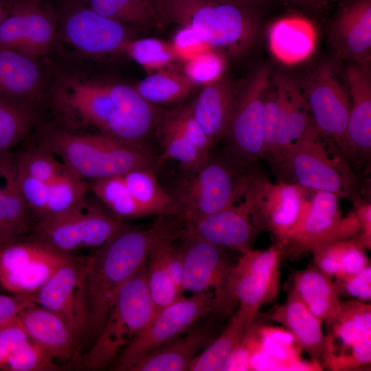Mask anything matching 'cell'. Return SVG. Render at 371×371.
<instances>
[{
	"label": "cell",
	"mask_w": 371,
	"mask_h": 371,
	"mask_svg": "<svg viewBox=\"0 0 371 371\" xmlns=\"http://www.w3.org/2000/svg\"><path fill=\"white\" fill-rule=\"evenodd\" d=\"M159 220L147 227L127 224L85 260L89 298L86 335L95 341L122 286L144 264L153 244L179 231Z\"/></svg>",
	"instance_id": "cell-1"
},
{
	"label": "cell",
	"mask_w": 371,
	"mask_h": 371,
	"mask_svg": "<svg viewBox=\"0 0 371 371\" xmlns=\"http://www.w3.org/2000/svg\"><path fill=\"white\" fill-rule=\"evenodd\" d=\"M157 14L194 30L212 48L240 55L255 41L259 10L213 0H153Z\"/></svg>",
	"instance_id": "cell-2"
},
{
	"label": "cell",
	"mask_w": 371,
	"mask_h": 371,
	"mask_svg": "<svg viewBox=\"0 0 371 371\" xmlns=\"http://www.w3.org/2000/svg\"><path fill=\"white\" fill-rule=\"evenodd\" d=\"M42 146L59 157L69 172L83 179L122 175L135 168L150 166V159L142 149L102 133L50 131L45 135Z\"/></svg>",
	"instance_id": "cell-3"
},
{
	"label": "cell",
	"mask_w": 371,
	"mask_h": 371,
	"mask_svg": "<svg viewBox=\"0 0 371 371\" xmlns=\"http://www.w3.org/2000/svg\"><path fill=\"white\" fill-rule=\"evenodd\" d=\"M314 124L289 146L274 165L288 177L311 191H326L339 198L357 196V182L343 154Z\"/></svg>",
	"instance_id": "cell-4"
},
{
	"label": "cell",
	"mask_w": 371,
	"mask_h": 371,
	"mask_svg": "<svg viewBox=\"0 0 371 371\" xmlns=\"http://www.w3.org/2000/svg\"><path fill=\"white\" fill-rule=\"evenodd\" d=\"M153 315L145 262L118 292L100 333L82 356L80 367L89 370L107 367L149 324Z\"/></svg>",
	"instance_id": "cell-5"
},
{
	"label": "cell",
	"mask_w": 371,
	"mask_h": 371,
	"mask_svg": "<svg viewBox=\"0 0 371 371\" xmlns=\"http://www.w3.org/2000/svg\"><path fill=\"white\" fill-rule=\"evenodd\" d=\"M192 175L174 198L177 216L185 225L236 203L245 192L252 177L240 175L229 164L210 157Z\"/></svg>",
	"instance_id": "cell-6"
},
{
	"label": "cell",
	"mask_w": 371,
	"mask_h": 371,
	"mask_svg": "<svg viewBox=\"0 0 371 371\" xmlns=\"http://www.w3.org/2000/svg\"><path fill=\"white\" fill-rule=\"evenodd\" d=\"M183 257V291L192 293L211 291L215 315L232 314L238 303L229 286L233 268L225 249L200 236L192 225H186L179 235Z\"/></svg>",
	"instance_id": "cell-7"
},
{
	"label": "cell",
	"mask_w": 371,
	"mask_h": 371,
	"mask_svg": "<svg viewBox=\"0 0 371 371\" xmlns=\"http://www.w3.org/2000/svg\"><path fill=\"white\" fill-rule=\"evenodd\" d=\"M216 304L211 291L183 295L162 309L119 353L115 370H127L135 361L175 337L186 333L210 314Z\"/></svg>",
	"instance_id": "cell-8"
},
{
	"label": "cell",
	"mask_w": 371,
	"mask_h": 371,
	"mask_svg": "<svg viewBox=\"0 0 371 371\" xmlns=\"http://www.w3.org/2000/svg\"><path fill=\"white\" fill-rule=\"evenodd\" d=\"M110 211L86 200L59 215L41 220V240L64 252L98 248L126 226Z\"/></svg>",
	"instance_id": "cell-9"
},
{
	"label": "cell",
	"mask_w": 371,
	"mask_h": 371,
	"mask_svg": "<svg viewBox=\"0 0 371 371\" xmlns=\"http://www.w3.org/2000/svg\"><path fill=\"white\" fill-rule=\"evenodd\" d=\"M71 256L41 240L13 242L0 249V285L31 299Z\"/></svg>",
	"instance_id": "cell-10"
},
{
	"label": "cell",
	"mask_w": 371,
	"mask_h": 371,
	"mask_svg": "<svg viewBox=\"0 0 371 371\" xmlns=\"http://www.w3.org/2000/svg\"><path fill=\"white\" fill-rule=\"evenodd\" d=\"M283 248L275 243L265 250L250 249L235 264L229 279L231 291L249 324L260 308L273 302L279 291Z\"/></svg>",
	"instance_id": "cell-11"
},
{
	"label": "cell",
	"mask_w": 371,
	"mask_h": 371,
	"mask_svg": "<svg viewBox=\"0 0 371 371\" xmlns=\"http://www.w3.org/2000/svg\"><path fill=\"white\" fill-rule=\"evenodd\" d=\"M339 73L335 63H322L311 76L304 95L317 131L333 141L344 155H348L346 130L350 101L348 87Z\"/></svg>",
	"instance_id": "cell-12"
},
{
	"label": "cell",
	"mask_w": 371,
	"mask_h": 371,
	"mask_svg": "<svg viewBox=\"0 0 371 371\" xmlns=\"http://www.w3.org/2000/svg\"><path fill=\"white\" fill-rule=\"evenodd\" d=\"M339 199L332 192H311L304 214L283 250L282 259L300 256L325 242L359 236L360 227L354 212L343 216Z\"/></svg>",
	"instance_id": "cell-13"
},
{
	"label": "cell",
	"mask_w": 371,
	"mask_h": 371,
	"mask_svg": "<svg viewBox=\"0 0 371 371\" xmlns=\"http://www.w3.org/2000/svg\"><path fill=\"white\" fill-rule=\"evenodd\" d=\"M37 305L59 315L80 338L86 335L89 298L85 261L71 258L32 296Z\"/></svg>",
	"instance_id": "cell-14"
},
{
	"label": "cell",
	"mask_w": 371,
	"mask_h": 371,
	"mask_svg": "<svg viewBox=\"0 0 371 371\" xmlns=\"http://www.w3.org/2000/svg\"><path fill=\"white\" fill-rule=\"evenodd\" d=\"M56 32V14L45 2L14 0L0 23V47L35 59L48 52Z\"/></svg>",
	"instance_id": "cell-15"
},
{
	"label": "cell",
	"mask_w": 371,
	"mask_h": 371,
	"mask_svg": "<svg viewBox=\"0 0 371 371\" xmlns=\"http://www.w3.org/2000/svg\"><path fill=\"white\" fill-rule=\"evenodd\" d=\"M258 191L257 177L252 176L243 196L234 204L192 224L196 233L217 246L240 251L251 247L260 231L256 223Z\"/></svg>",
	"instance_id": "cell-16"
},
{
	"label": "cell",
	"mask_w": 371,
	"mask_h": 371,
	"mask_svg": "<svg viewBox=\"0 0 371 371\" xmlns=\"http://www.w3.org/2000/svg\"><path fill=\"white\" fill-rule=\"evenodd\" d=\"M258 190L256 224L260 231L271 232L284 250L304 214L312 191L296 183H271L258 177Z\"/></svg>",
	"instance_id": "cell-17"
},
{
	"label": "cell",
	"mask_w": 371,
	"mask_h": 371,
	"mask_svg": "<svg viewBox=\"0 0 371 371\" xmlns=\"http://www.w3.org/2000/svg\"><path fill=\"white\" fill-rule=\"evenodd\" d=\"M270 76L271 69L261 66L239 93L227 136L240 160L253 161L262 155L263 102Z\"/></svg>",
	"instance_id": "cell-18"
},
{
	"label": "cell",
	"mask_w": 371,
	"mask_h": 371,
	"mask_svg": "<svg viewBox=\"0 0 371 371\" xmlns=\"http://www.w3.org/2000/svg\"><path fill=\"white\" fill-rule=\"evenodd\" d=\"M63 30L65 37L70 44L91 56L122 52L124 45L130 39L124 24L82 5L67 12Z\"/></svg>",
	"instance_id": "cell-19"
},
{
	"label": "cell",
	"mask_w": 371,
	"mask_h": 371,
	"mask_svg": "<svg viewBox=\"0 0 371 371\" xmlns=\"http://www.w3.org/2000/svg\"><path fill=\"white\" fill-rule=\"evenodd\" d=\"M221 317L213 313L132 364L128 371L188 370L192 360L217 336Z\"/></svg>",
	"instance_id": "cell-20"
},
{
	"label": "cell",
	"mask_w": 371,
	"mask_h": 371,
	"mask_svg": "<svg viewBox=\"0 0 371 371\" xmlns=\"http://www.w3.org/2000/svg\"><path fill=\"white\" fill-rule=\"evenodd\" d=\"M110 91L115 108L102 133L142 149V142L157 122L156 109L133 86L113 84Z\"/></svg>",
	"instance_id": "cell-21"
},
{
	"label": "cell",
	"mask_w": 371,
	"mask_h": 371,
	"mask_svg": "<svg viewBox=\"0 0 371 371\" xmlns=\"http://www.w3.org/2000/svg\"><path fill=\"white\" fill-rule=\"evenodd\" d=\"M329 37L339 58L370 64L371 0H346L333 19Z\"/></svg>",
	"instance_id": "cell-22"
},
{
	"label": "cell",
	"mask_w": 371,
	"mask_h": 371,
	"mask_svg": "<svg viewBox=\"0 0 371 371\" xmlns=\"http://www.w3.org/2000/svg\"><path fill=\"white\" fill-rule=\"evenodd\" d=\"M18 319L28 338L56 361L80 363V338L59 315L33 302L19 313Z\"/></svg>",
	"instance_id": "cell-23"
},
{
	"label": "cell",
	"mask_w": 371,
	"mask_h": 371,
	"mask_svg": "<svg viewBox=\"0 0 371 371\" xmlns=\"http://www.w3.org/2000/svg\"><path fill=\"white\" fill-rule=\"evenodd\" d=\"M351 95L346 130L350 155L368 157L371 151V74L370 64L352 62L346 69Z\"/></svg>",
	"instance_id": "cell-24"
},
{
	"label": "cell",
	"mask_w": 371,
	"mask_h": 371,
	"mask_svg": "<svg viewBox=\"0 0 371 371\" xmlns=\"http://www.w3.org/2000/svg\"><path fill=\"white\" fill-rule=\"evenodd\" d=\"M44 78L34 58L0 47V98L30 108L42 95Z\"/></svg>",
	"instance_id": "cell-25"
},
{
	"label": "cell",
	"mask_w": 371,
	"mask_h": 371,
	"mask_svg": "<svg viewBox=\"0 0 371 371\" xmlns=\"http://www.w3.org/2000/svg\"><path fill=\"white\" fill-rule=\"evenodd\" d=\"M239 93L223 76L203 85L192 101L193 115L212 145L227 135Z\"/></svg>",
	"instance_id": "cell-26"
},
{
	"label": "cell",
	"mask_w": 371,
	"mask_h": 371,
	"mask_svg": "<svg viewBox=\"0 0 371 371\" xmlns=\"http://www.w3.org/2000/svg\"><path fill=\"white\" fill-rule=\"evenodd\" d=\"M273 84L280 100L278 126L274 155L275 164L282 153L300 139L313 125L304 93L289 75L278 72Z\"/></svg>",
	"instance_id": "cell-27"
},
{
	"label": "cell",
	"mask_w": 371,
	"mask_h": 371,
	"mask_svg": "<svg viewBox=\"0 0 371 371\" xmlns=\"http://www.w3.org/2000/svg\"><path fill=\"white\" fill-rule=\"evenodd\" d=\"M266 316L282 324L297 339L311 360L326 366L327 343L322 322L313 315L291 290L285 302L276 306Z\"/></svg>",
	"instance_id": "cell-28"
},
{
	"label": "cell",
	"mask_w": 371,
	"mask_h": 371,
	"mask_svg": "<svg viewBox=\"0 0 371 371\" xmlns=\"http://www.w3.org/2000/svg\"><path fill=\"white\" fill-rule=\"evenodd\" d=\"M269 47L281 63L292 65L308 58L317 43L313 23L300 16H289L274 21L268 30Z\"/></svg>",
	"instance_id": "cell-29"
},
{
	"label": "cell",
	"mask_w": 371,
	"mask_h": 371,
	"mask_svg": "<svg viewBox=\"0 0 371 371\" xmlns=\"http://www.w3.org/2000/svg\"><path fill=\"white\" fill-rule=\"evenodd\" d=\"M291 290L311 313L327 326L333 322L341 309V302L332 277L315 265L295 271Z\"/></svg>",
	"instance_id": "cell-30"
},
{
	"label": "cell",
	"mask_w": 371,
	"mask_h": 371,
	"mask_svg": "<svg viewBox=\"0 0 371 371\" xmlns=\"http://www.w3.org/2000/svg\"><path fill=\"white\" fill-rule=\"evenodd\" d=\"M65 85V103L85 124L93 126L104 133L115 108L110 85L69 78Z\"/></svg>",
	"instance_id": "cell-31"
},
{
	"label": "cell",
	"mask_w": 371,
	"mask_h": 371,
	"mask_svg": "<svg viewBox=\"0 0 371 371\" xmlns=\"http://www.w3.org/2000/svg\"><path fill=\"white\" fill-rule=\"evenodd\" d=\"M366 250L356 236L321 243L310 252L315 266L338 279L356 273L370 264Z\"/></svg>",
	"instance_id": "cell-32"
},
{
	"label": "cell",
	"mask_w": 371,
	"mask_h": 371,
	"mask_svg": "<svg viewBox=\"0 0 371 371\" xmlns=\"http://www.w3.org/2000/svg\"><path fill=\"white\" fill-rule=\"evenodd\" d=\"M328 326L327 357L333 351L371 337L370 303L359 300L342 302L340 313Z\"/></svg>",
	"instance_id": "cell-33"
},
{
	"label": "cell",
	"mask_w": 371,
	"mask_h": 371,
	"mask_svg": "<svg viewBox=\"0 0 371 371\" xmlns=\"http://www.w3.org/2000/svg\"><path fill=\"white\" fill-rule=\"evenodd\" d=\"M253 325L264 350L278 363L279 370L318 371L324 368L313 360L302 358V348L295 336L286 328Z\"/></svg>",
	"instance_id": "cell-34"
},
{
	"label": "cell",
	"mask_w": 371,
	"mask_h": 371,
	"mask_svg": "<svg viewBox=\"0 0 371 371\" xmlns=\"http://www.w3.org/2000/svg\"><path fill=\"white\" fill-rule=\"evenodd\" d=\"M250 325L245 316L236 310L225 330L196 355L188 370H228L231 358Z\"/></svg>",
	"instance_id": "cell-35"
},
{
	"label": "cell",
	"mask_w": 371,
	"mask_h": 371,
	"mask_svg": "<svg viewBox=\"0 0 371 371\" xmlns=\"http://www.w3.org/2000/svg\"><path fill=\"white\" fill-rule=\"evenodd\" d=\"M29 210L19 191L16 161L9 152L0 153V225L25 232Z\"/></svg>",
	"instance_id": "cell-36"
},
{
	"label": "cell",
	"mask_w": 371,
	"mask_h": 371,
	"mask_svg": "<svg viewBox=\"0 0 371 371\" xmlns=\"http://www.w3.org/2000/svg\"><path fill=\"white\" fill-rule=\"evenodd\" d=\"M122 177L128 190L148 216H177L174 197L161 188L149 168H135L122 175Z\"/></svg>",
	"instance_id": "cell-37"
},
{
	"label": "cell",
	"mask_w": 371,
	"mask_h": 371,
	"mask_svg": "<svg viewBox=\"0 0 371 371\" xmlns=\"http://www.w3.org/2000/svg\"><path fill=\"white\" fill-rule=\"evenodd\" d=\"M196 86L184 73L165 68L150 74L133 87L150 103L166 104L183 100Z\"/></svg>",
	"instance_id": "cell-38"
},
{
	"label": "cell",
	"mask_w": 371,
	"mask_h": 371,
	"mask_svg": "<svg viewBox=\"0 0 371 371\" xmlns=\"http://www.w3.org/2000/svg\"><path fill=\"white\" fill-rule=\"evenodd\" d=\"M90 188L109 211L122 221L148 216L128 190L122 175L93 180Z\"/></svg>",
	"instance_id": "cell-39"
},
{
	"label": "cell",
	"mask_w": 371,
	"mask_h": 371,
	"mask_svg": "<svg viewBox=\"0 0 371 371\" xmlns=\"http://www.w3.org/2000/svg\"><path fill=\"white\" fill-rule=\"evenodd\" d=\"M90 188L85 179L72 174L66 168L48 183L47 205L44 220L65 213L85 200Z\"/></svg>",
	"instance_id": "cell-40"
},
{
	"label": "cell",
	"mask_w": 371,
	"mask_h": 371,
	"mask_svg": "<svg viewBox=\"0 0 371 371\" xmlns=\"http://www.w3.org/2000/svg\"><path fill=\"white\" fill-rule=\"evenodd\" d=\"M97 13L123 24L152 25L159 19L148 0H87Z\"/></svg>",
	"instance_id": "cell-41"
},
{
	"label": "cell",
	"mask_w": 371,
	"mask_h": 371,
	"mask_svg": "<svg viewBox=\"0 0 371 371\" xmlns=\"http://www.w3.org/2000/svg\"><path fill=\"white\" fill-rule=\"evenodd\" d=\"M122 52L150 74L166 68L177 59L171 43L152 38H130Z\"/></svg>",
	"instance_id": "cell-42"
},
{
	"label": "cell",
	"mask_w": 371,
	"mask_h": 371,
	"mask_svg": "<svg viewBox=\"0 0 371 371\" xmlns=\"http://www.w3.org/2000/svg\"><path fill=\"white\" fill-rule=\"evenodd\" d=\"M158 135L164 153L161 160L173 159L178 161L186 170L196 171L203 165L210 157L196 148L183 134L160 122Z\"/></svg>",
	"instance_id": "cell-43"
},
{
	"label": "cell",
	"mask_w": 371,
	"mask_h": 371,
	"mask_svg": "<svg viewBox=\"0 0 371 371\" xmlns=\"http://www.w3.org/2000/svg\"><path fill=\"white\" fill-rule=\"evenodd\" d=\"M31 109L0 98V153H8L30 131Z\"/></svg>",
	"instance_id": "cell-44"
},
{
	"label": "cell",
	"mask_w": 371,
	"mask_h": 371,
	"mask_svg": "<svg viewBox=\"0 0 371 371\" xmlns=\"http://www.w3.org/2000/svg\"><path fill=\"white\" fill-rule=\"evenodd\" d=\"M41 345L28 339L10 357L1 370L6 371H54L64 369Z\"/></svg>",
	"instance_id": "cell-45"
},
{
	"label": "cell",
	"mask_w": 371,
	"mask_h": 371,
	"mask_svg": "<svg viewBox=\"0 0 371 371\" xmlns=\"http://www.w3.org/2000/svg\"><path fill=\"white\" fill-rule=\"evenodd\" d=\"M159 122L179 131L196 148L210 155L213 145L193 115L192 102L166 113Z\"/></svg>",
	"instance_id": "cell-46"
},
{
	"label": "cell",
	"mask_w": 371,
	"mask_h": 371,
	"mask_svg": "<svg viewBox=\"0 0 371 371\" xmlns=\"http://www.w3.org/2000/svg\"><path fill=\"white\" fill-rule=\"evenodd\" d=\"M19 170L45 183H49L64 170L55 155L41 148L23 153L16 161Z\"/></svg>",
	"instance_id": "cell-47"
},
{
	"label": "cell",
	"mask_w": 371,
	"mask_h": 371,
	"mask_svg": "<svg viewBox=\"0 0 371 371\" xmlns=\"http://www.w3.org/2000/svg\"><path fill=\"white\" fill-rule=\"evenodd\" d=\"M225 60L216 49H210L185 62L184 74L196 85H204L223 77Z\"/></svg>",
	"instance_id": "cell-48"
},
{
	"label": "cell",
	"mask_w": 371,
	"mask_h": 371,
	"mask_svg": "<svg viewBox=\"0 0 371 371\" xmlns=\"http://www.w3.org/2000/svg\"><path fill=\"white\" fill-rule=\"evenodd\" d=\"M268 87L264 98L262 115V150L261 157L272 160L278 126L280 100L276 87Z\"/></svg>",
	"instance_id": "cell-49"
},
{
	"label": "cell",
	"mask_w": 371,
	"mask_h": 371,
	"mask_svg": "<svg viewBox=\"0 0 371 371\" xmlns=\"http://www.w3.org/2000/svg\"><path fill=\"white\" fill-rule=\"evenodd\" d=\"M371 361V337L329 353L326 366L331 370L356 368Z\"/></svg>",
	"instance_id": "cell-50"
},
{
	"label": "cell",
	"mask_w": 371,
	"mask_h": 371,
	"mask_svg": "<svg viewBox=\"0 0 371 371\" xmlns=\"http://www.w3.org/2000/svg\"><path fill=\"white\" fill-rule=\"evenodd\" d=\"M17 181L19 191L28 208L42 219L46 214L48 183L28 175L18 168Z\"/></svg>",
	"instance_id": "cell-51"
},
{
	"label": "cell",
	"mask_w": 371,
	"mask_h": 371,
	"mask_svg": "<svg viewBox=\"0 0 371 371\" xmlns=\"http://www.w3.org/2000/svg\"><path fill=\"white\" fill-rule=\"evenodd\" d=\"M171 44L177 59L184 63L213 49L194 30L187 26H181L175 32Z\"/></svg>",
	"instance_id": "cell-52"
},
{
	"label": "cell",
	"mask_w": 371,
	"mask_h": 371,
	"mask_svg": "<svg viewBox=\"0 0 371 371\" xmlns=\"http://www.w3.org/2000/svg\"><path fill=\"white\" fill-rule=\"evenodd\" d=\"M335 287L339 293L370 302L371 300V265H368L359 272L336 279Z\"/></svg>",
	"instance_id": "cell-53"
},
{
	"label": "cell",
	"mask_w": 371,
	"mask_h": 371,
	"mask_svg": "<svg viewBox=\"0 0 371 371\" xmlns=\"http://www.w3.org/2000/svg\"><path fill=\"white\" fill-rule=\"evenodd\" d=\"M28 339L18 317L0 328V369L12 354Z\"/></svg>",
	"instance_id": "cell-54"
},
{
	"label": "cell",
	"mask_w": 371,
	"mask_h": 371,
	"mask_svg": "<svg viewBox=\"0 0 371 371\" xmlns=\"http://www.w3.org/2000/svg\"><path fill=\"white\" fill-rule=\"evenodd\" d=\"M34 302L16 295H0V328L15 320L19 313Z\"/></svg>",
	"instance_id": "cell-55"
},
{
	"label": "cell",
	"mask_w": 371,
	"mask_h": 371,
	"mask_svg": "<svg viewBox=\"0 0 371 371\" xmlns=\"http://www.w3.org/2000/svg\"><path fill=\"white\" fill-rule=\"evenodd\" d=\"M354 214L358 221L360 232L357 237L368 249L371 248V204L368 202L354 200Z\"/></svg>",
	"instance_id": "cell-56"
},
{
	"label": "cell",
	"mask_w": 371,
	"mask_h": 371,
	"mask_svg": "<svg viewBox=\"0 0 371 371\" xmlns=\"http://www.w3.org/2000/svg\"><path fill=\"white\" fill-rule=\"evenodd\" d=\"M22 234L23 232L14 227L0 225V249L20 240Z\"/></svg>",
	"instance_id": "cell-57"
},
{
	"label": "cell",
	"mask_w": 371,
	"mask_h": 371,
	"mask_svg": "<svg viewBox=\"0 0 371 371\" xmlns=\"http://www.w3.org/2000/svg\"><path fill=\"white\" fill-rule=\"evenodd\" d=\"M216 1L230 3L232 5L255 9L260 10V8H264L265 5L269 4V0H213Z\"/></svg>",
	"instance_id": "cell-58"
},
{
	"label": "cell",
	"mask_w": 371,
	"mask_h": 371,
	"mask_svg": "<svg viewBox=\"0 0 371 371\" xmlns=\"http://www.w3.org/2000/svg\"><path fill=\"white\" fill-rule=\"evenodd\" d=\"M291 3L308 10H317L324 8L327 0H286Z\"/></svg>",
	"instance_id": "cell-59"
},
{
	"label": "cell",
	"mask_w": 371,
	"mask_h": 371,
	"mask_svg": "<svg viewBox=\"0 0 371 371\" xmlns=\"http://www.w3.org/2000/svg\"><path fill=\"white\" fill-rule=\"evenodd\" d=\"M14 0H0V23L8 15Z\"/></svg>",
	"instance_id": "cell-60"
},
{
	"label": "cell",
	"mask_w": 371,
	"mask_h": 371,
	"mask_svg": "<svg viewBox=\"0 0 371 371\" xmlns=\"http://www.w3.org/2000/svg\"><path fill=\"white\" fill-rule=\"evenodd\" d=\"M148 1L154 5L153 0H148Z\"/></svg>",
	"instance_id": "cell-61"
},
{
	"label": "cell",
	"mask_w": 371,
	"mask_h": 371,
	"mask_svg": "<svg viewBox=\"0 0 371 371\" xmlns=\"http://www.w3.org/2000/svg\"><path fill=\"white\" fill-rule=\"evenodd\" d=\"M328 1V0H327Z\"/></svg>",
	"instance_id": "cell-62"
}]
</instances>
